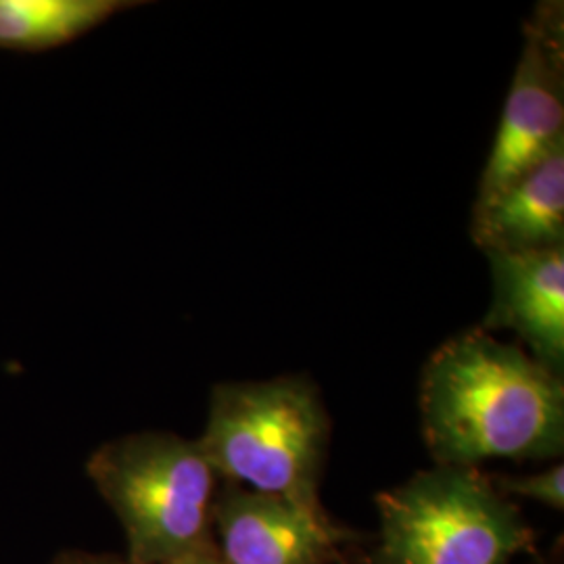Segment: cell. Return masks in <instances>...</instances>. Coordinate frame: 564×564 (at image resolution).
Returning a JSON list of instances; mask_svg holds the SVG:
<instances>
[{
    "label": "cell",
    "instance_id": "obj_12",
    "mask_svg": "<svg viewBox=\"0 0 564 564\" xmlns=\"http://www.w3.org/2000/svg\"><path fill=\"white\" fill-rule=\"evenodd\" d=\"M165 564H223V561H220V554H218L216 545L212 544L203 547L199 552H195V554H191V556H184L181 561Z\"/></svg>",
    "mask_w": 564,
    "mask_h": 564
},
{
    "label": "cell",
    "instance_id": "obj_3",
    "mask_svg": "<svg viewBox=\"0 0 564 564\" xmlns=\"http://www.w3.org/2000/svg\"><path fill=\"white\" fill-rule=\"evenodd\" d=\"M86 473L120 521L128 564L174 563L214 544L218 475L197 442L132 433L97 447Z\"/></svg>",
    "mask_w": 564,
    "mask_h": 564
},
{
    "label": "cell",
    "instance_id": "obj_2",
    "mask_svg": "<svg viewBox=\"0 0 564 564\" xmlns=\"http://www.w3.org/2000/svg\"><path fill=\"white\" fill-rule=\"evenodd\" d=\"M328 440L318 387L307 377H279L216 384L197 444L228 484L321 506Z\"/></svg>",
    "mask_w": 564,
    "mask_h": 564
},
{
    "label": "cell",
    "instance_id": "obj_1",
    "mask_svg": "<svg viewBox=\"0 0 564 564\" xmlns=\"http://www.w3.org/2000/svg\"><path fill=\"white\" fill-rule=\"evenodd\" d=\"M419 403L424 444L437 466L563 456V377L481 326L431 354Z\"/></svg>",
    "mask_w": 564,
    "mask_h": 564
},
{
    "label": "cell",
    "instance_id": "obj_8",
    "mask_svg": "<svg viewBox=\"0 0 564 564\" xmlns=\"http://www.w3.org/2000/svg\"><path fill=\"white\" fill-rule=\"evenodd\" d=\"M470 237L485 256L564 247V144L505 188L477 199Z\"/></svg>",
    "mask_w": 564,
    "mask_h": 564
},
{
    "label": "cell",
    "instance_id": "obj_9",
    "mask_svg": "<svg viewBox=\"0 0 564 564\" xmlns=\"http://www.w3.org/2000/svg\"><path fill=\"white\" fill-rule=\"evenodd\" d=\"M139 4L126 0H0V48L53 51Z\"/></svg>",
    "mask_w": 564,
    "mask_h": 564
},
{
    "label": "cell",
    "instance_id": "obj_11",
    "mask_svg": "<svg viewBox=\"0 0 564 564\" xmlns=\"http://www.w3.org/2000/svg\"><path fill=\"white\" fill-rule=\"evenodd\" d=\"M51 564H128L109 556V554H90V552H63Z\"/></svg>",
    "mask_w": 564,
    "mask_h": 564
},
{
    "label": "cell",
    "instance_id": "obj_7",
    "mask_svg": "<svg viewBox=\"0 0 564 564\" xmlns=\"http://www.w3.org/2000/svg\"><path fill=\"white\" fill-rule=\"evenodd\" d=\"M491 305L487 333L512 330L527 354L552 375L564 370V247L521 256L487 253Z\"/></svg>",
    "mask_w": 564,
    "mask_h": 564
},
{
    "label": "cell",
    "instance_id": "obj_5",
    "mask_svg": "<svg viewBox=\"0 0 564 564\" xmlns=\"http://www.w3.org/2000/svg\"><path fill=\"white\" fill-rule=\"evenodd\" d=\"M563 144V2H542L524 23L523 55L512 78L477 199L517 181Z\"/></svg>",
    "mask_w": 564,
    "mask_h": 564
},
{
    "label": "cell",
    "instance_id": "obj_6",
    "mask_svg": "<svg viewBox=\"0 0 564 564\" xmlns=\"http://www.w3.org/2000/svg\"><path fill=\"white\" fill-rule=\"evenodd\" d=\"M223 564H328L337 533L321 506L228 485L212 508Z\"/></svg>",
    "mask_w": 564,
    "mask_h": 564
},
{
    "label": "cell",
    "instance_id": "obj_4",
    "mask_svg": "<svg viewBox=\"0 0 564 564\" xmlns=\"http://www.w3.org/2000/svg\"><path fill=\"white\" fill-rule=\"evenodd\" d=\"M381 564H512L531 531L477 468L437 466L377 494Z\"/></svg>",
    "mask_w": 564,
    "mask_h": 564
},
{
    "label": "cell",
    "instance_id": "obj_10",
    "mask_svg": "<svg viewBox=\"0 0 564 564\" xmlns=\"http://www.w3.org/2000/svg\"><path fill=\"white\" fill-rule=\"evenodd\" d=\"M491 484L506 498L517 496L523 500H531L535 505L545 506L554 512L564 510V466L561 463L552 464L535 475L500 477Z\"/></svg>",
    "mask_w": 564,
    "mask_h": 564
}]
</instances>
